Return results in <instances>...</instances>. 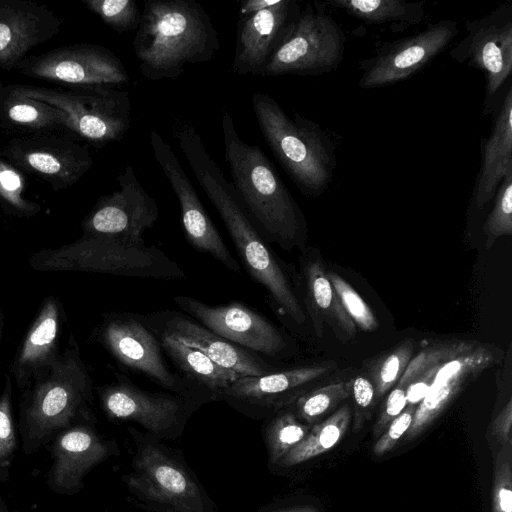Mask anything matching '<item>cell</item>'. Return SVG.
<instances>
[{
    "mask_svg": "<svg viewBox=\"0 0 512 512\" xmlns=\"http://www.w3.org/2000/svg\"><path fill=\"white\" fill-rule=\"evenodd\" d=\"M176 138L196 180L221 217L244 269L267 291L269 303L279 317L303 325L304 310L280 259L252 223L199 133L192 126L183 125L177 129Z\"/></svg>",
    "mask_w": 512,
    "mask_h": 512,
    "instance_id": "1",
    "label": "cell"
},
{
    "mask_svg": "<svg viewBox=\"0 0 512 512\" xmlns=\"http://www.w3.org/2000/svg\"><path fill=\"white\" fill-rule=\"evenodd\" d=\"M210 15L196 0H147L133 50L148 80H175L187 65L207 63L220 50Z\"/></svg>",
    "mask_w": 512,
    "mask_h": 512,
    "instance_id": "2",
    "label": "cell"
},
{
    "mask_svg": "<svg viewBox=\"0 0 512 512\" xmlns=\"http://www.w3.org/2000/svg\"><path fill=\"white\" fill-rule=\"evenodd\" d=\"M225 161L245 210L267 239L290 250L306 235L304 215L263 150L241 139L231 115L221 120Z\"/></svg>",
    "mask_w": 512,
    "mask_h": 512,
    "instance_id": "3",
    "label": "cell"
},
{
    "mask_svg": "<svg viewBox=\"0 0 512 512\" xmlns=\"http://www.w3.org/2000/svg\"><path fill=\"white\" fill-rule=\"evenodd\" d=\"M251 102L264 140L301 193L323 194L337 168L336 144L328 132L296 112L290 117L263 92L253 93Z\"/></svg>",
    "mask_w": 512,
    "mask_h": 512,
    "instance_id": "4",
    "label": "cell"
},
{
    "mask_svg": "<svg viewBox=\"0 0 512 512\" xmlns=\"http://www.w3.org/2000/svg\"><path fill=\"white\" fill-rule=\"evenodd\" d=\"M134 446L122 475L132 501L149 512H219L182 452L128 426Z\"/></svg>",
    "mask_w": 512,
    "mask_h": 512,
    "instance_id": "5",
    "label": "cell"
},
{
    "mask_svg": "<svg viewBox=\"0 0 512 512\" xmlns=\"http://www.w3.org/2000/svg\"><path fill=\"white\" fill-rule=\"evenodd\" d=\"M21 406L23 435L34 445L76 424H94L92 380L75 341L33 383Z\"/></svg>",
    "mask_w": 512,
    "mask_h": 512,
    "instance_id": "6",
    "label": "cell"
},
{
    "mask_svg": "<svg viewBox=\"0 0 512 512\" xmlns=\"http://www.w3.org/2000/svg\"><path fill=\"white\" fill-rule=\"evenodd\" d=\"M30 264L41 271H85L156 280L185 278L182 268L157 246L105 235L84 234L58 249H43L31 256Z\"/></svg>",
    "mask_w": 512,
    "mask_h": 512,
    "instance_id": "7",
    "label": "cell"
},
{
    "mask_svg": "<svg viewBox=\"0 0 512 512\" xmlns=\"http://www.w3.org/2000/svg\"><path fill=\"white\" fill-rule=\"evenodd\" d=\"M22 94L58 108L66 128L95 146L121 140L131 123L129 93L107 85L68 89L14 85Z\"/></svg>",
    "mask_w": 512,
    "mask_h": 512,
    "instance_id": "8",
    "label": "cell"
},
{
    "mask_svg": "<svg viewBox=\"0 0 512 512\" xmlns=\"http://www.w3.org/2000/svg\"><path fill=\"white\" fill-rule=\"evenodd\" d=\"M324 5L315 2L300 11L261 76H315L338 68L347 39Z\"/></svg>",
    "mask_w": 512,
    "mask_h": 512,
    "instance_id": "9",
    "label": "cell"
},
{
    "mask_svg": "<svg viewBox=\"0 0 512 512\" xmlns=\"http://www.w3.org/2000/svg\"><path fill=\"white\" fill-rule=\"evenodd\" d=\"M96 340L124 367L199 406L208 403L197 389L169 369L157 336L138 314H108L96 330Z\"/></svg>",
    "mask_w": 512,
    "mask_h": 512,
    "instance_id": "10",
    "label": "cell"
},
{
    "mask_svg": "<svg viewBox=\"0 0 512 512\" xmlns=\"http://www.w3.org/2000/svg\"><path fill=\"white\" fill-rule=\"evenodd\" d=\"M98 388L102 409L110 420L132 422L144 432L163 440L181 437L197 403L171 392H151L134 384L127 376Z\"/></svg>",
    "mask_w": 512,
    "mask_h": 512,
    "instance_id": "11",
    "label": "cell"
},
{
    "mask_svg": "<svg viewBox=\"0 0 512 512\" xmlns=\"http://www.w3.org/2000/svg\"><path fill=\"white\" fill-rule=\"evenodd\" d=\"M458 33L456 21L443 19L416 34L384 43L359 62V87L381 88L412 77L442 53Z\"/></svg>",
    "mask_w": 512,
    "mask_h": 512,
    "instance_id": "12",
    "label": "cell"
},
{
    "mask_svg": "<svg viewBox=\"0 0 512 512\" xmlns=\"http://www.w3.org/2000/svg\"><path fill=\"white\" fill-rule=\"evenodd\" d=\"M465 28L467 34L450 51V58L483 72L485 111H489L512 73V5L502 4L467 22Z\"/></svg>",
    "mask_w": 512,
    "mask_h": 512,
    "instance_id": "13",
    "label": "cell"
},
{
    "mask_svg": "<svg viewBox=\"0 0 512 512\" xmlns=\"http://www.w3.org/2000/svg\"><path fill=\"white\" fill-rule=\"evenodd\" d=\"M0 157L43 179L54 191L76 184L93 165L88 146L67 134L11 138L0 149Z\"/></svg>",
    "mask_w": 512,
    "mask_h": 512,
    "instance_id": "14",
    "label": "cell"
},
{
    "mask_svg": "<svg viewBox=\"0 0 512 512\" xmlns=\"http://www.w3.org/2000/svg\"><path fill=\"white\" fill-rule=\"evenodd\" d=\"M19 73L70 86L123 85L129 82L124 63L107 47L74 44L29 56L14 69Z\"/></svg>",
    "mask_w": 512,
    "mask_h": 512,
    "instance_id": "15",
    "label": "cell"
},
{
    "mask_svg": "<svg viewBox=\"0 0 512 512\" xmlns=\"http://www.w3.org/2000/svg\"><path fill=\"white\" fill-rule=\"evenodd\" d=\"M174 302L202 326L262 357L277 358L288 347L283 333L270 320L239 302L215 306L182 295L175 296Z\"/></svg>",
    "mask_w": 512,
    "mask_h": 512,
    "instance_id": "16",
    "label": "cell"
},
{
    "mask_svg": "<svg viewBox=\"0 0 512 512\" xmlns=\"http://www.w3.org/2000/svg\"><path fill=\"white\" fill-rule=\"evenodd\" d=\"M119 190L98 199L82 222L88 235H105L143 240L146 230L159 217L157 201L142 186L133 166L126 165L117 176Z\"/></svg>",
    "mask_w": 512,
    "mask_h": 512,
    "instance_id": "17",
    "label": "cell"
},
{
    "mask_svg": "<svg viewBox=\"0 0 512 512\" xmlns=\"http://www.w3.org/2000/svg\"><path fill=\"white\" fill-rule=\"evenodd\" d=\"M149 139L155 160L169 181L180 204L182 224L187 241L195 249L207 253L219 261L228 270L240 273L239 263L231 255L207 214L171 146L156 130L151 131Z\"/></svg>",
    "mask_w": 512,
    "mask_h": 512,
    "instance_id": "18",
    "label": "cell"
},
{
    "mask_svg": "<svg viewBox=\"0 0 512 512\" xmlns=\"http://www.w3.org/2000/svg\"><path fill=\"white\" fill-rule=\"evenodd\" d=\"M328 371V366L310 365L242 376L223 391L221 401L249 418L264 420L291 405L307 384Z\"/></svg>",
    "mask_w": 512,
    "mask_h": 512,
    "instance_id": "19",
    "label": "cell"
},
{
    "mask_svg": "<svg viewBox=\"0 0 512 512\" xmlns=\"http://www.w3.org/2000/svg\"><path fill=\"white\" fill-rule=\"evenodd\" d=\"M138 317L154 333L171 337L182 344L195 348L218 365L242 376H259L276 371L264 357L235 345L186 315L174 310Z\"/></svg>",
    "mask_w": 512,
    "mask_h": 512,
    "instance_id": "20",
    "label": "cell"
},
{
    "mask_svg": "<svg viewBox=\"0 0 512 512\" xmlns=\"http://www.w3.org/2000/svg\"><path fill=\"white\" fill-rule=\"evenodd\" d=\"M300 11L297 2L278 0L255 14L240 16L232 71L237 75L261 76Z\"/></svg>",
    "mask_w": 512,
    "mask_h": 512,
    "instance_id": "21",
    "label": "cell"
},
{
    "mask_svg": "<svg viewBox=\"0 0 512 512\" xmlns=\"http://www.w3.org/2000/svg\"><path fill=\"white\" fill-rule=\"evenodd\" d=\"M51 487L64 494H75L83 487L85 475L96 465L119 454L115 440L102 437L91 423L76 424L55 439Z\"/></svg>",
    "mask_w": 512,
    "mask_h": 512,
    "instance_id": "22",
    "label": "cell"
},
{
    "mask_svg": "<svg viewBox=\"0 0 512 512\" xmlns=\"http://www.w3.org/2000/svg\"><path fill=\"white\" fill-rule=\"evenodd\" d=\"M495 360L491 350L465 343L438 366L425 398L416 406L413 420L406 433L412 440L422 433L445 409L451 400L480 372Z\"/></svg>",
    "mask_w": 512,
    "mask_h": 512,
    "instance_id": "23",
    "label": "cell"
},
{
    "mask_svg": "<svg viewBox=\"0 0 512 512\" xmlns=\"http://www.w3.org/2000/svg\"><path fill=\"white\" fill-rule=\"evenodd\" d=\"M61 20L31 0H0V67L12 71L26 54L56 34Z\"/></svg>",
    "mask_w": 512,
    "mask_h": 512,
    "instance_id": "24",
    "label": "cell"
},
{
    "mask_svg": "<svg viewBox=\"0 0 512 512\" xmlns=\"http://www.w3.org/2000/svg\"><path fill=\"white\" fill-rule=\"evenodd\" d=\"M61 306L57 298L47 297L30 326L11 365L20 388H26L47 372L59 358Z\"/></svg>",
    "mask_w": 512,
    "mask_h": 512,
    "instance_id": "25",
    "label": "cell"
},
{
    "mask_svg": "<svg viewBox=\"0 0 512 512\" xmlns=\"http://www.w3.org/2000/svg\"><path fill=\"white\" fill-rule=\"evenodd\" d=\"M512 172V87L509 86L493 116L490 136L482 144V160L473 200L483 208L493 200L504 177Z\"/></svg>",
    "mask_w": 512,
    "mask_h": 512,
    "instance_id": "26",
    "label": "cell"
},
{
    "mask_svg": "<svg viewBox=\"0 0 512 512\" xmlns=\"http://www.w3.org/2000/svg\"><path fill=\"white\" fill-rule=\"evenodd\" d=\"M154 334L157 336L164 354L178 370V375L197 389L208 403L221 401L223 391L241 377L218 365L195 348L166 335Z\"/></svg>",
    "mask_w": 512,
    "mask_h": 512,
    "instance_id": "27",
    "label": "cell"
},
{
    "mask_svg": "<svg viewBox=\"0 0 512 512\" xmlns=\"http://www.w3.org/2000/svg\"><path fill=\"white\" fill-rule=\"evenodd\" d=\"M0 127L44 134L66 128V115L56 107L20 93L14 85L0 86Z\"/></svg>",
    "mask_w": 512,
    "mask_h": 512,
    "instance_id": "28",
    "label": "cell"
},
{
    "mask_svg": "<svg viewBox=\"0 0 512 512\" xmlns=\"http://www.w3.org/2000/svg\"><path fill=\"white\" fill-rule=\"evenodd\" d=\"M326 5L345 11L369 24L416 25L425 17V2L403 0H327Z\"/></svg>",
    "mask_w": 512,
    "mask_h": 512,
    "instance_id": "29",
    "label": "cell"
},
{
    "mask_svg": "<svg viewBox=\"0 0 512 512\" xmlns=\"http://www.w3.org/2000/svg\"><path fill=\"white\" fill-rule=\"evenodd\" d=\"M350 420L349 406L340 407L326 420L311 427L307 436L271 470L290 469L329 451L344 437Z\"/></svg>",
    "mask_w": 512,
    "mask_h": 512,
    "instance_id": "30",
    "label": "cell"
},
{
    "mask_svg": "<svg viewBox=\"0 0 512 512\" xmlns=\"http://www.w3.org/2000/svg\"><path fill=\"white\" fill-rule=\"evenodd\" d=\"M308 301L322 316H326L330 325L340 338H355L356 326L344 311L332 286L325 267L320 260H311L305 267Z\"/></svg>",
    "mask_w": 512,
    "mask_h": 512,
    "instance_id": "31",
    "label": "cell"
},
{
    "mask_svg": "<svg viewBox=\"0 0 512 512\" xmlns=\"http://www.w3.org/2000/svg\"><path fill=\"white\" fill-rule=\"evenodd\" d=\"M465 342L441 344L426 348L411 359L398 381L405 389L407 405L417 406L428 394L440 363L459 351Z\"/></svg>",
    "mask_w": 512,
    "mask_h": 512,
    "instance_id": "32",
    "label": "cell"
},
{
    "mask_svg": "<svg viewBox=\"0 0 512 512\" xmlns=\"http://www.w3.org/2000/svg\"><path fill=\"white\" fill-rule=\"evenodd\" d=\"M310 428L288 408L263 420L262 435L270 470L307 436Z\"/></svg>",
    "mask_w": 512,
    "mask_h": 512,
    "instance_id": "33",
    "label": "cell"
},
{
    "mask_svg": "<svg viewBox=\"0 0 512 512\" xmlns=\"http://www.w3.org/2000/svg\"><path fill=\"white\" fill-rule=\"evenodd\" d=\"M350 395L351 381L335 382L304 392L287 408L311 426Z\"/></svg>",
    "mask_w": 512,
    "mask_h": 512,
    "instance_id": "34",
    "label": "cell"
},
{
    "mask_svg": "<svg viewBox=\"0 0 512 512\" xmlns=\"http://www.w3.org/2000/svg\"><path fill=\"white\" fill-rule=\"evenodd\" d=\"M25 179L22 172L0 157V206L18 217L36 215L41 207L24 197Z\"/></svg>",
    "mask_w": 512,
    "mask_h": 512,
    "instance_id": "35",
    "label": "cell"
},
{
    "mask_svg": "<svg viewBox=\"0 0 512 512\" xmlns=\"http://www.w3.org/2000/svg\"><path fill=\"white\" fill-rule=\"evenodd\" d=\"M483 233L488 248L499 237L512 234V172L504 177L496 190Z\"/></svg>",
    "mask_w": 512,
    "mask_h": 512,
    "instance_id": "36",
    "label": "cell"
},
{
    "mask_svg": "<svg viewBox=\"0 0 512 512\" xmlns=\"http://www.w3.org/2000/svg\"><path fill=\"white\" fill-rule=\"evenodd\" d=\"M82 3L117 33L137 29L141 19L134 0H82Z\"/></svg>",
    "mask_w": 512,
    "mask_h": 512,
    "instance_id": "37",
    "label": "cell"
},
{
    "mask_svg": "<svg viewBox=\"0 0 512 512\" xmlns=\"http://www.w3.org/2000/svg\"><path fill=\"white\" fill-rule=\"evenodd\" d=\"M412 353L413 343L411 340H406L373 365L370 380L378 398H381L400 380L412 358Z\"/></svg>",
    "mask_w": 512,
    "mask_h": 512,
    "instance_id": "38",
    "label": "cell"
},
{
    "mask_svg": "<svg viewBox=\"0 0 512 512\" xmlns=\"http://www.w3.org/2000/svg\"><path fill=\"white\" fill-rule=\"evenodd\" d=\"M327 274L344 311L355 326L363 331L376 330L379 326L378 320L363 298L340 275L334 272Z\"/></svg>",
    "mask_w": 512,
    "mask_h": 512,
    "instance_id": "39",
    "label": "cell"
},
{
    "mask_svg": "<svg viewBox=\"0 0 512 512\" xmlns=\"http://www.w3.org/2000/svg\"><path fill=\"white\" fill-rule=\"evenodd\" d=\"M492 512H512V446L499 448L494 456Z\"/></svg>",
    "mask_w": 512,
    "mask_h": 512,
    "instance_id": "40",
    "label": "cell"
},
{
    "mask_svg": "<svg viewBox=\"0 0 512 512\" xmlns=\"http://www.w3.org/2000/svg\"><path fill=\"white\" fill-rule=\"evenodd\" d=\"M11 395V379L6 377L5 388L0 397V472L10 465L17 446L11 410Z\"/></svg>",
    "mask_w": 512,
    "mask_h": 512,
    "instance_id": "41",
    "label": "cell"
},
{
    "mask_svg": "<svg viewBox=\"0 0 512 512\" xmlns=\"http://www.w3.org/2000/svg\"><path fill=\"white\" fill-rule=\"evenodd\" d=\"M416 406H408L398 415L380 435L373 446V453L382 456L392 450L396 443L409 430Z\"/></svg>",
    "mask_w": 512,
    "mask_h": 512,
    "instance_id": "42",
    "label": "cell"
},
{
    "mask_svg": "<svg viewBox=\"0 0 512 512\" xmlns=\"http://www.w3.org/2000/svg\"><path fill=\"white\" fill-rule=\"evenodd\" d=\"M351 394L355 403L354 430L362 427L364 418L371 409L376 397L372 381L364 376H357L351 381Z\"/></svg>",
    "mask_w": 512,
    "mask_h": 512,
    "instance_id": "43",
    "label": "cell"
},
{
    "mask_svg": "<svg viewBox=\"0 0 512 512\" xmlns=\"http://www.w3.org/2000/svg\"><path fill=\"white\" fill-rule=\"evenodd\" d=\"M407 406L405 389L398 386L386 398L373 428V435L380 436L387 426L400 415Z\"/></svg>",
    "mask_w": 512,
    "mask_h": 512,
    "instance_id": "44",
    "label": "cell"
},
{
    "mask_svg": "<svg viewBox=\"0 0 512 512\" xmlns=\"http://www.w3.org/2000/svg\"><path fill=\"white\" fill-rule=\"evenodd\" d=\"M512 400L509 398L490 425V440L498 450L501 447L512 446Z\"/></svg>",
    "mask_w": 512,
    "mask_h": 512,
    "instance_id": "45",
    "label": "cell"
},
{
    "mask_svg": "<svg viewBox=\"0 0 512 512\" xmlns=\"http://www.w3.org/2000/svg\"><path fill=\"white\" fill-rule=\"evenodd\" d=\"M278 0H245L240 2V16H249L275 5Z\"/></svg>",
    "mask_w": 512,
    "mask_h": 512,
    "instance_id": "46",
    "label": "cell"
},
{
    "mask_svg": "<svg viewBox=\"0 0 512 512\" xmlns=\"http://www.w3.org/2000/svg\"><path fill=\"white\" fill-rule=\"evenodd\" d=\"M259 512H320L315 506L309 504H296L285 507H263Z\"/></svg>",
    "mask_w": 512,
    "mask_h": 512,
    "instance_id": "47",
    "label": "cell"
},
{
    "mask_svg": "<svg viewBox=\"0 0 512 512\" xmlns=\"http://www.w3.org/2000/svg\"><path fill=\"white\" fill-rule=\"evenodd\" d=\"M3 326H4V317H3L2 311L0 310V340H1V336H2Z\"/></svg>",
    "mask_w": 512,
    "mask_h": 512,
    "instance_id": "48",
    "label": "cell"
},
{
    "mask_svg": "<svg viewBox=\"0 0 512 512\" xmlns=\"http://www.w3.org/2000/svg\"><path fill=\"white\" fill-rule=\"evenodd\" d=\"M0 512H5L3 505L0 503Z\"/></svg>",
    "mask_w": 512,
    "mask_h": 512,
    "instance_id": "49",
    "label": "cell"
}]
</instances>
